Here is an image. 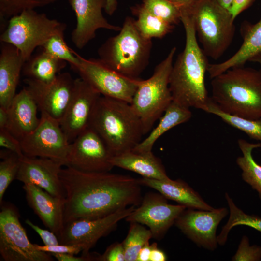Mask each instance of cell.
I'll use <instances>...</instances> for the list:
<instances>
[{
	"instance_id": "41",
	"label": "cell",
	"mask_w": 261,
	"mask_h": 261,
	"mask_svg": "<svg viewBox=\"0 0 261 261\" xmlns=\"http://www.w3.org/2000/svg\"><path fill=\"white\" fill-rule=\"evenodd\" d=\"M25 223L30 227L39 235L45 245H54L59 244L58 237L55 233L50 230L43 229L32 223L30 220L27 219Z\"/></svg>"
},
{
	"instance_id": "42",
	"label": "cell",
	"mask_w": 261,
	"mask_h": 261,
	"mask_svg": "<svg viewBox=\"0 0 261 261\" xmlns=\"http://www.w3.org/2000/svg\"><path fill=\"white\" fill-rule=\"evenodd\" d=\"M54 258L58 261H97L99 255L91 254L90 253L77 257L75 254L69 253H51Z\"/></svg>"
},
{
	"instance_id": "18",
	"label": "cell",
	"mask_w": 261,
	"mask_h": 261,
	"mask_svg": "<svg viewBox=\"0 0 261 261\" xmlns=\"http://www.w3.org/2000/svg\"><path fill=\"white\" fill-rule=\"evenodd\" d=\"M76 18L75 28L71 32V40L75 46L82 49L96 37L100 29L119 31L121 27L110 24L104 17L106 0H69Z\"/></svg>"
},
{
	"instance_id": "47",
	"label": "cell",
	"mask_w": 261,
	"mask_h": 261,
	"mask_svg": "<svg viewBox=\"0 0 261 261\" xmlns=\"http://www.w3.org/2000/svg\"><path fill=\"white\" fill-rule=\"evenodd\" d=\"M117 5V0H106L104 11L109 15H112L116 10Z\"/></svg>"
},
{
	"instance_id": "26",
	"label": "cell",
	"mask_w": 261,
	"mask_h": 261,
	"mask_svg": "<svg viewBox=\"0 0 261 261\" xmlns=\"http://www.w3.org/2000/svg\"><path fill=\"white\" fill-rule=\"evenodd\" d=\"M192 117L190 108L172 101L167 107L157 126L153 128L148 136L132 149L137 152L152 151L156 141L172 128L188 121Z\"/></svg>"
},
{
	"instance_id": "40",
	"label": "cell",
	"mask_w": 261,
	"mask_h": 261,
	"mask_svg": "<svg viewBox=\"0 0 261 261\" xmlns=\"http://www.w3.org/2000/svg\"><path fill=\"white\" fill-rule=\"evenodd\" d=\"M97 261H125L122 243L116 242L111 245L102 255H99Z\"/></svg>"
},
{
	"instance_id": "2",
	"label": "cell",
	"mask_w": 261,
	"mask_h": 261,
	"mask_svg": "<svg viewBox=\"0 0 261 261\" xmlns=\"http://www.w3.org/2000/svg\"><path fill=\"white\" fill-rule=\"evenodd\" d=\"M185 45L173 63L169 78L173 101L185 107L206 111L211 100L205 85L209 62L200 46L190 15L182 14Z\"/></svg>"
},
{
	"instance_id": "3",
	"label": "cell",
	"mask_w": 261,
	"mask_h": 261,
	"mask_svg": "<svg viewBox=\"0 0 261 261\" xmlns=\"http://www.w3.org/2000/svg\"><path fill=\"white\" fill-rule=\"evenodd\" d=\"M212 102L227 114L261 118V69L233 67L212 78Z\"/></svg>"
},
{
	"instance_id": "35",
	"label": "cell",
	"mask_w": 261,
	"mask_h": 261,
	"mask_svg": "<svg viewBox=\"0 0 261 261\" xmlns=\"http://www.w3.org/2000/svg\"><path fill=\"white\" fill-rule=\"evenodd\" d=\"M141 4L151 14L171 25L181 22V9L169 0H142Z\"/></svg>"
},
{
	"instance_id": "36",
	"label": "cell",
	"mask_w": 261,
	"mask_h": 261,
	"mask_svg": "<svg viewBox=\"0 0 261 261\" xmlns=\"http://www.w3.org/2000/svg\"><path fill=\"white\" fill-rule=\"evenodd\" d=\"M58 0H0V19H9L24 11L35 10L51 4Z\"/></svg>"
},
{
	"instance_id": "24",
	"label": "cell",
	"mask_w": 261,
	"mask_h": 261,
	"mask_svg": "<svg viewBox=\"0 0 261 261\" xmlns=\"http://www.w3.org/2000/svg\"><path fill=\"white\" fill-rule=\"evenodd\" d=\"M138 180L141 185L156 190L166 198L173 200L187 208L203 210L214 209L187 183L181 179L173 180L169 178L157 180L142 177Z\"/></svg>"
},
{
	"instance_id": "19",
	"label": "cell",
	"mask_w": 261,
	"mask_h": 261,
	"mask_svg": "<svg viewBox=\"0 0 261 261\" xmlns=\"http://www.w3.org/2000/svg\"><path fill=\"white\" fill-rule=\"evenodd\" d=\"M62 163L55 160L23 155L20 158V167L16 179L23 184H32L51 195L65 198L59 174Z\"/></svg>"
},
{
	"instance_id": "46",
	"label": "cell",
	"mask_w": 261,
	"mask_h": 261,
	"mask_svg": "<svg viewBox=\"0 0 261 261\" xmlns=\"http://www.w3.org/2000/svg\"><path fill=\"white\" fill-rule=\"evenodd\" d=\"M178 7L182 12L188 11L197 0H169Z\"/></svg>"
},
{
	"instance_id": "7",
	"label": "cell",
	"mask_w": 261,
	"mask_h": 261,
	"mask_svg": "<svg viewBox=\"0 0 261 261\" xmlns=\"http://www.w3.org/2000/svg\"><path fill=\"white\" fill-rule=\"evenodd\" d=\"M176 51V47L171 48L166 57L156 66L150 77L138 80L130 104L141 121L144 135L151 131L173 101L169 78Z\"/></svg>"
},
{
	"instance_id": "9",
	"label": "cell",
	"mask_w": 261,
	"mask_h": 261,
	"mask_svg": "<svg viewBox=\"0 0 261 261\" xmlns=\"http://www.w3.org/2000/svg\"><path fill=\"white\" fill-rule=\"evenodd\" d=\"M0 212V254L5 261H52L49 253L31 243L19 220L17 210L3 203Z\"/></svg>"
},
{
	"instance_id": "5",
	"label": "cell",
	"mask_w": 261,
	"mask_h": 261,
	"mask_svg": "<svg viewBox=\"0 0 261 261\" xmlns=\"http://www.w3.org/2000/svg\"><path fill=\"white\" fill-rule=\"evenodd\" d=\"M119 32L99 48V58L124 76L139 78L149 62L152 40L141 34L130 16L126 17Z\"/></svg>"
},
{
	"instance_id": "12",
	"label": "cell",
	"mask_w": 261,
	"mask_h": 261,
	"mask_svg": "<svg viewBox=\"0 0 261 261\" xmlns=\"http://www.w3.org/2000/svg\"><path fill=\"white\" fill-rule=\"evenodd\" d=\"M113 155L98 133L88 126L70 143L65 166L89 172H109Z\"/></svg>"
},
{
	"instance_id": "29",
	"label": "cell",
	"mask_w": 261,
	"mask_h": 261,
	"mask_svg": "<svg viewBox=\"0 0 261 261\" xmlns=\"http://www.w3.org/2000/svg\"><path fill=\"white\" fill-rule=\"evenodd\" d=\"M132 14L137 17L134 23L137 29L145 38H162L172 31L174 25L157 17L148 12L141 4L131 6Z\"/></svg>"
},
{
	"instance_id": "28",
	"label": "cell",
	"mask_w": 261,
	"mask_h": 261,
	"mask_svg": "<svg viewBox=\"0 0 261 261\" xmlns=\"http://www.w3.org/2000/svg\"><path fill=\"white\" fill-rule=\"evenodd\" d=\"M238 144L242 156L237 158L236 163L242 170V178L257 191L261 200V165L254 160L252 153L253 149L261 147V142L252 143L239 139Z\"/></svg>"
},
{
	"instance_id": "8",
	"label": "cell",
	"mask_w": 261,
	"mask_h": 261,
	"mask_svg": "<svg viewBox=\"0 0 261 261\" xmlns=\"http://www.w3.org/2000/svg\"><path fill=\"white\" fill-rule=\"evenodd\" d=\"M66 28L65 23L51 19L44 13L27 10L9 19L6 28L1 33L0 41L16 47L26 62L34 50L51 36L64 35Z\"/></svg>"
},
{
	"instance_id": "10",
	"label": "cell",
	"mask_w": 261,
	"mask_h": 261,
	"mask_svg": "<svg viewBox=\"0 0 261 261\" xmlns=\"http://www.w3.org/2000/svg\"><path fill=\"white\" fill-rule=\"evenodd\" d=\"M85 80L102 96L131 103L140 78L122 75L111 69L100 58H82L75 70Z\"/></svg>"
},
{
	"instance_id": "1",
	"label": "cell",
	"mask_w": 261,
	"mask_h": 261,
	"mask_svg": "<svg viewBox=\"0 0 261 261\" xmlns=\"http://www.w3.org/2000/svg\"><path fill=\"white\" fill-rule=\"evenodd\" d=\"M65 193V223L95 219L142 201L138 179L109 172H89L67 166L59 174Z\"/></svg>"
},
{
	"instance_id": "48",
	"label": "cell",
	"mask_w": 261,
	"mask_h": 261,
	"mask_svg": "<svg viewBox=\"0 0 261 261\" xmlns=\"http://www.w3.org/2000/svg\"><path fill=\"white\" fill-rule=\"evenodd\" d=\"M8 123L7 110L0 107V129H6Z\"/></svg>"
},
{
	"instance_id": "14",
	"label": "cell",
	"mask_w": 261,
	"mask_h": 261,
	"mask_svg": "<svg viewBox=\"0 0 261 261\" xmlns=\"http://www.w3.org/2000/svg\"><path fill=\"white\" fill-rule=\"evenodd\" d=\"M167 198L160 193H147L138 208L125 219L126 221L146 225L153 237L162 239L168 229L174 224L185 206L169 204Z\"/></svg>"
},
{
	"instance_id": "27",
	"label": "cell",
	"mask_w": 261,
	"mask_h": 261,
	"mask_svg": "<svg viewBox=\"0 0 261 261\" xmlns=\"http://www.w3.org/2000/svg\"><path fill=\"white\" fill-rule=\"evenodd\" d=\"M67 64L66 61L58 59L42 49L25 62L22 72L27 78L48 83L56 78Z\"/></svg>"
},
{
	"instance_id": "21",
	"label": "cell",
	"mask_w": 261,
	"mask_h": 261,
	"mask_svg": "<svg viewBox=\"0 0 261 261\" xmlns=\"http://www.w3.org/2000/svg\"><path fill=\"white\" fill-rule=\"evenodd\" d=\"M38 107L26 87L16 93L7 109L8 115L7 129L21 141L38 126L40 118L37 116Z\"/></svg>"
},
{
	"instance_id": "17",
	"label": "cell",
	"mask_w": 261,
	"mask_h": 261,
	"mask_svg": "<svg viewBox=\"0 0 261 261\" xmlns=\"http://www.w3.org/2000/svg\"><path fill=\"white\" fill-rule=\"evenodd\" d=\"M101 96L81 77L75 79L71 101L60 122L70 143L88 127L93 108Z\"/></svg>"
},
{
	"instance_id": "23",
	"label": "cell",
	"mask_w": 261,
	"mask_h": 261,
	"mask_svg": "<svg viewBox=\"0 0 261 261\" xmlns=\"http://www.w3.org/2000/svg\"><path fill=\"white\" fill-rule=\"evenodd\" d=\"M243 42L238 50L226 60L209 64L207 72L211 78L233 67L245 64L261 54V18L255 24L245 23L241 28Z\"/></svg>"
},
{
	"instance_id": "45",
	"label": "cell",
	"mask_w": 261,
	"mask_h": 261,
	"mask_svg": "<svg viewBox=\"0 0 261 261\" xmlns=\"http://www.w3.org/2000/svg\"><path fill=\"white\" fill-rule=\"evenodd\" d=\"M151 246L149 243L145 245L140 250L137 261H149Z\"/></svg>"
},
{
	"instance_id": "22",
	"label": "cell",
	"mask_w": 261,
	"mask_h": 261,
	"mask_svg": "<svg viewBox=\"0 0 261 261\" xmlns=\"http://www.w3.org/2000/svg\"><path fill=\"white\" fill-rule=\"evenodd\" d=\"M25 61L13 45L1 43L0 53V107L7 109L15 96Z\"/></svg>"
},
{
	"instance_id": "37",
	"label": "cell",
	"mask_w": 261,
	"mask_h": 261,
	"mask_svg": "<svg viewBox=\"0 0 261 261\" xmlns=\"http://www.w3.org/2000/svg\"><path fill=\"white\" fill-rule=\"evenodd\" d=\"M261 259V247L257 245H249L247 236H244L239 245L238 250L232 257V261H257Z\"/></svg>"
},
{
	"instance_id": "31",
	"label": "cell",
	"mask_w": 261,
	"mask_h": 261,
	"mask_svg": "<svg viewBox=\"0 0 261 261\" xmlns=\"http://www.w3.org/2000/svg\"><path fill=\"white\" fill-rule=\"evenodd\" d=\"M225 198L229 207L230 217L226 225L222 228L221 233L217 236L219 244H225L230 231L237 225L247 226L261 232V217L246 214L235 205L227 193L225 194Z\"/></svg>"
},
{
	"instance_id": "38",
	"label": "cell",
	"mask_w": 261,
	"mask_h": 261,
	"mask_svg": "<svg viewBox=\"0 0 261 261\" xmlns=\"http://www.w3.org/2000/svg\"><path fill=\"white\" fill-rule=\"evenodd\" d=\"M0 146L16 153L20 156L24 155L20 141L6 129H0Z\"/></svg>"
},
{
	"instance_id": "6",
	"label": "cell",
	"mask_w": 261,
	"mask_h": 261,
	"mask_svg": "<svg viewBox=\"0 0 261 261\" xmlns=\"http://www.w3.org/2000/svg\"><path fill=\"white\" fill-rule=\"evenodd\" d=\"M205 55L220 58L231 45L235 31L230 11L217 0H197L187 11Z\"/></svg>"
},
{
	"instance_id": "49",
	"label": "cell",
	"mask_w": 261,
	"mask_h": 261,
	"mask_svg": "<svg viewBox=\"0 0 261 261\" xmlns=\"http://www.w3.org/2000/svg\"><path fill=\"white\" fill-rule=\"evenodd\" d=\"M221 5L228 10L229 9L232 0H217Z\"/></svg>"
},
{
	"instance_id": "20",
	"label": "cell",
	"mask_w": 261,
	"mask_h": 261,
	"mask_svg": "<svg viewBox=\"0 0 261 261\" xmlns=\"http://www.w3.org/2000/svg\"><path fill=\"white\" fill-rule=\"evenodd\" d=\"M23 189L29 205L44 225L60 237L64 226L65 198L51 195L32 184H24Z\"/></svg>"
},
{
	"instance_id": "34",
	"label": "cell",
	"mask_w": 261,
	"mask_h": 261,
	"mask_svg": "<svg viewBox=\"0 0 261 261\" xmlns=\"http://www.w3.org/2000/svg\"><path fill=\"white\" fill-rule=\"evenodd\" d=\"M0 204L12 182L16 179L20 167V157L16 153L3 149L0 151Z\"/></svg>"
},
{
	"instance_id": "25",
	"label": "cell",
	"mask_w": 261,
	"mask_h": 261,
	"mask_svg": "<svg viewBox=\"0 0 261 261\" xmlns=\"http://www.w3.org/2000/svg\"><path fill=\"white\" fill-rule=\"evenodd\" d=\"M111 162L114 167L135 172L142 177L157 180L169 178L161 160L152 151L137 152L131 150L113 156Z\"/></svg>"
},
{
	"instance_id": "30",
	"label": "cell",
	"mask_w": 261,
	"mask_h": 261,
	"mask_svg": "<svg viewBox=\"0 0 261 261\" xmlns=\"http://www.w3.org/2000/svg\"><path fill=\"white\" fill-rule=\"evenodd\" d=\"M205 112L215 115L229 125L246 133L251 139L261 142V118L249 119L223 112L211 100Z\"/></svg>"
},
{
	"instance_id": "39",
	"label": "cell",
	"mask_w": 261,
	"mask_h": 261,
	"mask_svg": "<svg viewBox=\"0 0 261 261\" xmlns=\"http://www.w3.org/2000/svg\"><path fill=\"white\" fill-rule=\"evenodd\" d=\"M37 249L43 252L51 253H69L77 255L83 251L80 246L58 244L54 245H39L34 244Z\"/></svg>"
},
{
	"instance_id": "16",
	"label": "cell",
	"mask_w": 261,
	"mask_h": 261,
	"mask_svg": "<svg viewBox=\"0 0 261 261\" xmlns=\"http://www.w3.org/2000/svg\"><path fill=\"white\" fill-rule=\"evenodd\" d=\"M227 213L226 208L212 210L186 208L174 224L196 244L214 250L218 244L216 234L218 226Z\"/></svg>"
},
{
	"instance_id": "15",
	"label": "cell",
	"mask_w": 261,
	"mask_h": 261,
	"mask_svg": "<svg viewBox=\"0 0 261 261\" xmlns=\"http://www.w3.org/2000/svg\"><path fill=\"white\" fill-rule=\"evenodd\" d=\"M75 79L68 72L60 73L51 82L43 83L26 78L24 81L41 112L59 122L71 101Z\"/></svg>"
},
{
	"instance_id": "50",
	"label": "cell",
	"mask_w": 261,
	"mask_h": 261,
	"mask_svg": "<svg viewBox=\"0 0 261 261\" xmlns=\"http://www.w3.org/2000/svg\"><path fill=\"white\" fill-rule=\"evenodd\" d=\"M250 61L257 63L261 67V54L253 57Z\"/></svg>"
},
{
	"instance_id": "13",
	"label": "cell",
	"mask_w": 261,
	"mask_h": 261,
	"mask_svg": "<svg viewBox=\"0 0 261 261\" xmlns=\"http://www.w3.org/2000/svg\"><path fill=\"white\" fill-rule=\"evenodd\" d=\"M135 208L130 206L106 216L95 219H80L65 223L58 238L60 244L81 246L83 254H87L97 242L107 235Z\"/></svg>"
},
{
	"instance_id": "32",
	"label": "cell",
	"mask_w": 261,
	"mask_h": 261,
	"mask_svg": "<svg viewBox=\"0 0 261 261\" xmlns=\"http://www.w3.org/2000/svg\"><path fill=\"white\" fill-rule=\"evenodd\" d=\"M153 237L149 229L141 224L131 222L127 236L122 242L125 252V261H137L141 249Z\"/></svg>"
},
{
	"instance_id": "44",
	"label": "cell",
	"mask_w": 261,
	"mask_h": 261,
	"mask_svg": "<svg viewBox=\"0 0 261 261\" xmlns=\"http://www.w3.org/2000/svg\"><path fill=\"white\" fill-rule=\"evenodd\" d=\"M151 249L149 261H165L167 256L165 252L158 247V245L154 242L151 244Z\"/></svg>"
},
{
	"instance_id": "11",
	"label": "cell",
	"mask_w": 261,
	"mask_h": 261,
	"mask_svg": "<svg viewBox=\"0 0 261 261\" xmlns=\"http://www.w3.org/2000/svg\"><path fill=\"white\" fill-rule=\"evenodd\" d=\"M36 129L21 141L24 155L49 158L66 164L70 143L60 122L44 112Z\"/></svg>"
},
{
	"instance_id": "4",
	"label": "cell",
	"mask_w": 261,
	"mask_h": 261,
	"mask_svg": "<svg viewBox=\"0 0 261 261\" xmlns=\"http://www.w3.org/2000/svg\"><path fill=\"white\" fill-rule=\"evenodd\" d=\"M113 156L132 150L144 135L141 121L131 104L103 96L98 99L89 120Z\"/></svg>"
},
{
	"instance_id": "43",
	"label": "cell",
	"mask_w": 261,
	"mask_h": 261,
	"mask_svg": "<svg viewBox=\"0 0 261 261\" xmlns=\"http://www.w3.org/2000/svg\"><path fill=\"white\" fill-rule=\"evenodd\" d=\"M255 0H232L229 9L234 20L242 12L249 8Z\"/></svg>"
},
{
	"instance_id": "33",
	"label": "cell",
	"mask_w": 261,
	"mask_h": 261,
	"mask_svg": "<svg viewBox=\"0 0 261 261\" xmlns=\"http://www.w3.org/2000/svg\"><path fill=\"white\" fill-rule=\"evenodd\" d=\"M41 47L43 50L54 57L66 61L74 71L80 64L82 57L75 53L67 45L63 34L52 35Z\"/></svg>"
}]
</instances>
